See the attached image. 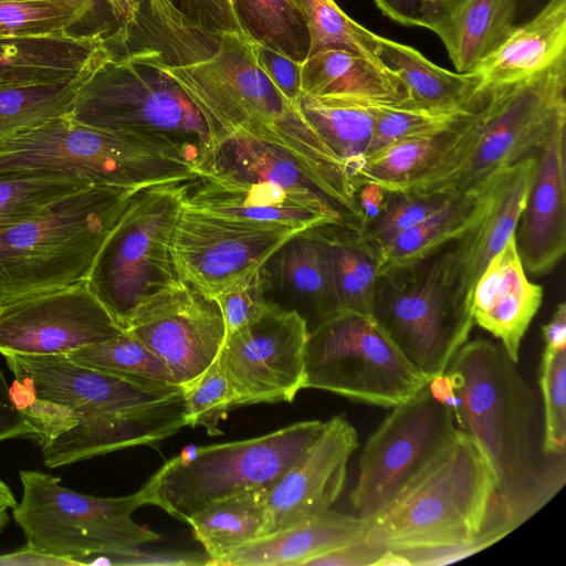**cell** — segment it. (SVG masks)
<instances>
[{
  "mask_svg": "<svg viewBox=\"0 0 566 566\" xmlns=\"http://www.w3.org/2000/svg\"><path fill=\"white\" fill-rule=\"evenodd\" d=\"M120 29L129 33L132 27L138 23V15L132 9L128 0H105Z\"/></svg>",
  "mask_w": 566,
  "mask_h": 566,
  "instance_id": "56",
  "label": "cell"
},
{
  "mask_svg": "<svg viewBox=\"0 0 566 566\" xmlns=\"http://www.w3.org/2000/svg\"><path fill=\"white\" fill-rule=\"evenodd\" d=\"M254 53L263 73L292 104L298 106L302 63L255 42Z\"/></svg>",
  "mask_w": 566,
  "mask_h": 566,
  "instance_id": "48",
  "label": "cell"
},
{
  "mask_svg": "<svg viewBox=\"0 0 566 566\" xmlns=\"http://www.w3.org/2000/svg\"><path fill=\"white\" fill-rule=\"evenodd\" d=\"M216 298L222 312L226 337L259 318L271 304L261 268Z\"/></svg>",
  "mask_w": 566,
  "mask_h": 566,
  "instance_id": "46",
  "label": "cell"
},
{
  "mask_svg": "<svg viewBox=\"0 0 566 566\" xmlns=\"http://www.w3.org/2000/svg\"><path fill=\"white\" fill-rule=\"evenodd\" d=\"M386 191L377 184L370 182L360 186L357 190V202L361 212L359 224H364L378 216L380 212Z\"/></svg>",
  "mask_w": 566,
  "mask_h": 566,
  "instance_id": "53",
  "label": "cell"
},
{
  "mask_svg": "<svg viewBox=\"0 0 566 566\" xmlns=\"http://www.w3.org/2000/svg\"><path fill=\"white\" fill-rule=\"evenodd\" d=\"M241 31L295 62L308 55L304 19L291 0H231Z\"/></svg>",
  "mask_w": 566,
  "mask_h": 566,
  "instance_id": "37",
  "label": "cell"
},
{
  "mask_svg": "<svg viewBox=\"0 0 566 566\" xmlns=\"http://www.w3.org/2000/svg\"><path fill=\"white\" fill-rule=\"evenodd\" d=\"M380 61L402 80L412 104L436 111H474L483 88L475 72H451L436 65L418 50L380 36Z\"/></svg>",
  "mask_w": 566,
  "mask_h": 566,
  "instance_id": "30",
  "label": "cell"
},
{
  "mask_svg": "<svg viewBox=\"0 0 566 566\" xmlns=\"http://www.w3.org/2000/svg\"><path fill=\"white\" fill-rule=\"evenodd\" d=\"M467 118L442 132L398 140L370 154L354 179L355 188L374 182L388 191L418 178L455 144Z\"/></svg>",
  "mask_w": 566,
  "mask_h": 566,
  "instance_id": "35",
  "label": "cell"
},
{
  "mask_svg": "<svg viewBox=\"0 0 566 566\" xmlns=\"http://www.w3.org/2000/svg\"><path fill=\"white\" fill-rule=\"evenodd\" d=\"M492 470L462 430L376 516L364 539L388 549L496 543L482 532L495 496Z\"/></svg>",
  "mask_w": 566,
  "mask_h": 566,
  "instance_id": "5",
  "label": "cell"
},
{
  "mask_svg": "<svg viewBox=\"0 0 566 566\" xmlns=\"http://www.w3.org/2000/svg\"><path fill=\"white\" fill-rule=\"evenodd\" d=\"M190 182L135 191L94 260L86 281L124 329L142 303L180 279L172 244Z\"/></svg>",
  "mask_w": 566,
  "mask_h": 566,
  "instance_id": "12",
  "label": "cell"
},
{
  "mask_svg": "<svg viewBox=\"0 0 566 566\" xmlns=\"http://www.w3.org/2000/svg\"><path fill=\"white\" fill-rule=\"evenodd\" d=\"M308 334L297 312L271 302L259 318L226 337L218 361L238 406L291 402L305 389Z\"/></svg>",
  "mask_w": 566,
  "mask_h": 566,
  "instance_id": "16",
  "label": "cell"
},
{
  "mask_svg": "<svg viewBox=\"0 0 566 566\" xmlns=\"http://www.w3.org/2000/svg\"><path fill=\"white\" fill-rule=\"evenodd\" d=\"M165 59V57H164ZM164 71L208 127L213 149L231 138L259 142L290 157L344 214L361 212L343 159L259 66L243 32L201 33L184 42Z\"/></svg>",
  "mask_w": 566,
  "mask_h": 566,
  "instance_id": "1",
  "label": "cell"
},
{
  "mask_svg": "<svg viewBox=\"0 0 566 566\" xmlns=\"http://www.w3.org/2000/svg\"><path fill=\"white\" fill-rule=\"evenodd\" d=\"M563 124L566 55L531 76L483 87L480 104L455 144L428 171L392 190H478L503 169L536 157Z\"/></svg>",
  "mask_w": 566,
  "mask_h": 566,
  "instance_id": "4",
  "label": "cell"
},
{
  "mask_svg": "<svg viewBox=\"0 0 566 566\" xmlns=\"http://www.w3.org/2000/svg\"><path fill=\"white\" fill-rule=\"evenodd\" d=\"M22 496L12 516L33 549L75 566L127 556L160 535L137 524L133 513L146 501L143 491L117 497L76 492L36 470L20 471Z\"/></svg>",
  "mask_w": 566,
  "mask_h": 566,
  "instance_id": "10",
  "label": "cell"
},
{
  "mask_svg": "<svg viewBox=\"0 0 566 566\" xmlns=\"http://www.w3.org/2000/svg\"><path fill=\"white\" fill-rule=\"evenodd\" d=\"M326 243L344 310L371 316L376 280L380 273L378 250L364 238L358 220H339L315 227Z\"/></svg>",
  "mask_w": 566,
  "mask_h": 566,
  "instance_id": "33",
  "label": "cell"
},
{
  "mask_svg": "<svg viewBox=\"0 0 566 566\" xmlns=\"http://www.w3.org/2000/svg\"><path fill=\"white\" fill-rule=\"evenodd\" d=\"M305 388L394 408L419 395L429 379L374 319L342 310L310 331Z\"/></svg>",
  "mask_w": 566,
  "mask_h": 566,
  "instance_id": "13",
  "label": "cell"
},
{
  "mask_svg": "<svg viewBox=\"0 0 566 566\" xmlns=\"http://www.w3.org/2000/svg\"><path fill=\"white\" fill-rule=\"evenodd\" d=\"M135 189L87 185L0 233V303L85 280Z\"/></svg>",
  "mask_w": 566,
  "mask_h": 566,
  "instance_id": "6",
  "label": "cell"
},
{
  "mask_svg": "<svg viewBox=\"0 0 566 566\" xmlns=\"http://www.w3.org/2000/svg\"><path fill=\"white\" fill-rule=\"evenodd\" d=\"M186 426L202 427L213 437L222 433L220 421L238 407V396L217 359L184 387Z\"/></svg>",
  "mask_w": 566,
  "mask_h": 566,
  "instance_id": "43",
  "label": "cell"
},
{
  "mask_svg": "<svg viewBox=\"0 0 566 566\" xmlns=\"http://www.w3.org/2000/svg\"><path fill=\"white\" fill-rule=\"evenodd\" d=\"M460 193L441 191H386L385 201L378 216L359 224L366 240L375 248L415 227L447 206Z\"/></svg>",
  "mask_w": 566,
  "mask_h": 566,
  "instance_id": "42",
  "label": "cell"
},
{
  "mask_svg": "<svg viewBox=\"0 0 566 566\" xmlns=\"http://www.w3.org/2000/svg\"><path fill=\"white\" fill-rule=\"evenodd\" d=\"M14 377H27L36 398L69 408L74 427L40 444L56 469L136 446H154L185 421L184 387L138 381L81 365L67 355H6Z\"/></svg>",
  "mask_w": 566,
  "mask_h": 566,
  "instance_id": "3",
  "label": "cell"
},
{
  "mask_svg": "<svg viewBox=\"0 0 566 566\" xmlns=\"http://www.w3.org/2000/svg\"><path fill=\"white\" fill-rule=\"evenodd\" d=\"M184 203L239 219L306 230L344 213L318 191L301 192L261 180H232L202 174L188 186Z\"/></svg>",
  "mask_w": 566,
  "mask_h": 566,
  "instance_id": "20",
  "label": "cell"
},
{
  "mask_svg": "<svg viewBox=\"0 0 566 566\" xmlns=\"http://www.w3.org/2000/svg\"><path fill=\"white\" fill-rule=\"evenodd\" d=\"M542 336L546 348H566V304L560 302L551 319L542 326Z\"/></svg>",
  "mask_w": 566,
  "mask_h": 566,
  "instance_id": "54",
  "label": "cell"
},
{
  "mask_svg": "<svg viewBox=\"0 0 566 566\" xmlns=\"http://www.w3.org/2000/svg\"><path fill=\"white\" fill-rule=\"evenodd\" d=\"M93 7L94 0H0V38L64 34Z\"/></svg>",
  "mask_w": 566,
  "mask_h": 566,
  "instance_id": "40",
  "label": "cell"
},
{
  "mask_svg": "<svg viewBox=\"0 0 566 566\" xmlns=\"http://www.w3.org/2000/svg\"><path fill=\"white\" fill-rule=\"evenodd\" d=\"M55 174L129 189L189 182L200 167L176 144L102 129L66 115L0 146V172Z\"/></svg>",
  "mask_w": 566,
  "mask_h": 566,
  "instance_id": "7",
  "label": "cell"
},
{
  "mask_svg": "<svg viewBox=\"0 0 566 566\" xmlns=\"http://www.w3.org/2000/svg\"><path fill=\"white\" fill-rule=\"evenodd\" d=\"M301 95L413 105L402 80L382 62L337 49L319 51L304 60Z\"/></svg>",
  "mask_w": 566,
  "mask_h": 566,
  "instance_id": "26",
  "label": "cell"
},
{
  "mask_svg": "<svg viewBox=\"0 0 566 566\" xmlns=\"http://www.w3.org/2000/svg\"><path fill=\"white\" fill-rule=\"evenodd\" d=\"M125 331L164 363L182 387L217 359L226 339L217 298L182 279L142 303Z\"/></svg>",
  "mask_w": 566,
  "mask_h": 566,
  "instance_id": "18",
  "label": "cell"
},
{
  "mask_svg": "<svg viewBox=\"0 0 566 566\" xmlns=\"http://www.w3.org/2000/svg\"><path fill=\"white\" fill-rule=\"evenodd\" d=\"M87 185L92 184L64 175L0 172V233Z\"/></svg>",
  "mask_w": 566,
  "mask_h": 566,
  "instance_id": "41",
  "label": "cell"
},
{
  "mask_svg": "<svg viewBox=\"0 0 566 566\" xmlns=\"http://www.w3.org/2000/svg\"><path fill=\"white\" fill-rule=\"evenodd\" d=\"M499 174L484 187L458 195L421 223L376 248L380 271L427 256L472 229L490 207Z\"/></svg>",
  "mask_w": 566,
  "mask_h": 566,
  "instance_id": "31",
  "label": "cell"
},
{
  "mask_svg": "<svg viewBox=\"0 0 566 566\" xmlns=\"http://www.w3.org/2000/svg\"><path fill=\"white\" fill-rule=\"evenodd\" d=\"M357 448V431L345 417L327 420L315 443L266 493L256 538L329 510L343 491L348 459Z\"/></svg>",
  "mask_w": 566,
  "mask_h": 566,
  "instance_id": "19",
  "label": "cell"
},
{
  "mask_svg": "<svg viewBox=\"0 0 566 566\" xmlns=\"http://www.w3.org/2000/svg\"><path fill=\"white\" fill-rule=\"evenodd\" d=\"M459 428L450 408L428 386L396 406L368 438L359 458L358 481L350 494L356 516L380 513L454 438Z\"/></svg>",
  "mask_w": 566,
  "mask_h": 566,
  "instance_id": "14",
  "label": "cell"
},
{
  "mask_svg": "<svg viewBox=\"0 0 566 566\" xmlns=\"http://www.w3.org/2000/svg\"><path fill=\"white\" fill-rule=\"evenodd\" d=\"M261 270L268 298L297 312L308 331L344 310L328 248L315 227L286 241Z\"/></svg>",
  "mask_w": 566,
  "mask_h": 566,
  "instance_id": "22",
  "label": "cell"
},
{
  "mask_svg": "<svg viewBox=\"0 0 566 566\" xmlns=\"http://www.w3.org/2000/svg\"><path fill=\"white\" fill-rule=\"evenodd\" d=\"M291 1L306 24L310 39L308 55L337 49L380 61L378 55L380 35L353 20L335 0Z\"/></svg>",
  "mask_w": 566,
  "mask_h": 566,
  "instance_id": "38",
  "label": "cell"
},
{
  "mask_svg": "<svg viewBox=\"0 0 566 566\" xmlns=\"http://www.w3.org/2000/svg\"><path fill=\"white\" fill-rule=\"evenodd\" d=\"M17 503L13 492L0 478V533L4 530L10 520L9 511H12Z\"/></svg>",
  "mask_w": 566,
  "mask_h": 566,
  "instance_id": "57",
  "label": "cell"
},
{
  "mask_svg": "<svg viewBox=\"0 0 566 566\" xmlns=\"http://www.w3.org/2000/svg\"><path fill=\"white\" fill-rule=\"evenodd\" d=\"M543 294L542 285L528 280L513 234L474 286L473 322L500 339L510 358L517 363L522 339L541 307Z\"/></svg>",
  "mask_w": 566,
  "mask_h": 566,
  "instance_id": "23",
  "label": "cell"
},
{
  "mask_svg": "<svg viewBox=\"0 0 566 566\" xmlns=\"http://www.w3.org/2000/svg\"><path fill=\"white\" fill-rule=\"evenodd\" d=\"M386 551L381 545L360 538L319 555L305 566H374Z\"/></svg>",
  "mask_w": 566,
  "mask_h": 566,
  "instance_id": "50",
  "label": "cell"
},
{
  "mask_svg": "<svg viewBox=\"0 0 566 566\" xmlns=\"http://www.w3.org/2000/svg\"><path fill=\"white\" fill-rule=\"evenodd\" d=\"M75 566L72 562L38 552L25 544L20 549L0 555V566Z\"/></svg>",
  "mask_w": 566,
  "mask_h": 566,
  "instance_id": "52",
  "label": "cell"
},
{
  "mask_svg": "<svg viewBox=\"0 0 566 566\" xmlns=\"http://www.w3.org/2000/svg\"><path fill=\"white\" fill-rule=\"evenodd\" d=\"M374 566H410V564L401 554L387 548Z\"/></svg>",
  "mask_w": 566,
  "mask_h": 566,
  "instance_id": "58",
  "label": "cell"
},
{
  "mask_svg": "<svg viewBox=\"0 0 566 566\" xmlns=\"http://www.w3.org/2000/svg\"><path fill=\"white\" fill-rule=\"evenodd\" d=\"M125 329L86 279L0 303V355H67Z\"/></svg>",
  "mask_w": 566,
  "mask_h": 566,
  "instance_id": "17",
  "label": "cell"
},
{
  "mask_svg": "<svg viewBox=\"0 0 566 566\" xmlns=\"http://www.w3.org/2000/svg\"><path fill=\"white\" fill-rule=\"evenodd\" d=\"M9 384L0 368V442L15 438L34 439V430L24 415L11 402Z\"/></svg>",
  "mask_w": 566,
  "mask_h": 566,
  "instance_id": "51",
  "label": "cell"
},
{
  "mask_svg": "<svg viewBox=\"0 0 566 566\" xmlns=\"http://www.w3.org/2000/svg\"><path fill=\"white\" fill-rule=\"evenodd\" d=\"M196 28L211 34L242 32L231 0H166Z\"/></svg>",
  "mask_w": 566,
  "mask_h": 566,
  "instance_id": "47",
  "label": "cell"
},
{
  "mask_svg": "<svg viewBox=\"0 0 566 566\" xmlns=\"http://www.w3.org/2000/svg\"><path fill=\"white\" fill-rule=\"evenodd\" d=\"M474 111H436L413 105L382 107L376 119L367 156L398 140L428 136L448 129L472 115Z\"/></svg>",
  "mask_w": 566,
  "mask_h": 566,
  "instance_id": "44",
  "label": "cell"
},
{
  "mask_svg": "<svg viewBox=\"0 0 566 566\" xmlns=\"http://www.w3.org/2000/svg\"><path fill=\"white\" fill-rule=\"evenodd\" d=\"M378 9L392 21L432 30L442 11L443 0H374Z\"/></svg>",
  "mask_w": 566,
  "mask_h": 566,
  "instance_id": "49",
  "label": "cell"
},
{
  "mask_svg": "<svg viewBox=\"0 0 566 566\" xmlns=\"http://www.w3.org/2000/svg\"><path fill=\"white\" fill-rule=\"evenodd\" d=\"M326 421L306 420L255 438L190 447L140 488L154 505L185 523L201 510L245 493H268L315 443Z\"/></svg>",
  "mask_w": 566,
  "mask_h": 566,
  "instance_id": "9",
  "label": "cell"
},
{
  "mask_svg": "<svg viewBox=\"0 0 566 566\" xmlns=\"http://www.w3.org/2000/svg\"><path fill=\"white\" fill-rule=\"evenodd\" d=\"M132 9L134 10V12L139 15V11L142 9V7L144 6V3L146 2V0H128Z\"/></svg>",
  "mask_w": 566,
  "mask_h": 566,
  "instance_id": "59",
  "label": "cell"
},
{
  "mask_svg": "<svg viewBox=\"0 0 566 566\" xmlns=\"http://www.w3.org/2000/svg\"><path fill=\"white\" fill-rule=\"evenodd\" d=\"M67 356L81 365L138 381L178 385L164 363L127 331L111 339L76 349Z\"/></svg>",
  "mask_w": 566,
  "mask_h": 566,
  "instance_id": "39",
  "label": "cell"
},
{
  "mask_svg": "<svg viewBox=\"0 0 566 566\" xmlns=\"http://www.w3.org/2000/svg\"><path fill=\"white\" fill-rule=\"evenodd\" d=\"M428 389L437 401L451 409L453 416L458 413L461 399L455 392L452 378L447 371L433 377L428 382Z\"/></svg>",
  "mask_w": 566,
  "mask_h": 566,
  "instance_id": "55",
  "label": "cell"
},
{
  "mask_svg": "<svg viewBox=\"0 0 566 566\" xmlns=\"http://www.w3.org/2000/svg\"><path fill=\"white\" fill-rule=\"evenodd\" d=\"M155 48L112 55L78 86L66 114L93 127L169 140L200 167L213 145L197 108L163 69Z\"/></svg>",
  "mask_w": 566,
  "mask_h": 566,
  "instance_id": "8",
  "label": "cell"
},
{
  "mask_svg": "<svg viewBox=\"0 0 566 566\" xmlns=\"http://www.w3.org/2000/svg\"><path fill=\"white\" fill-rule=\"evenodd\" d=\"M566 55V0H548L528 22L514 27L473 71L483 87L538 73Z\"/></svg>",
  "mask_w": 566,
  "mask_h": 566,
  "instance_id": "28",
  "label": "cell"
},
{
  "mask_svg": "<svg viewBox=\"0 0 566 566\" xmlns=\"http://www.w3.org/2000/svg\"><path fill=\"white\" fill-rule=\"evenodd\" d=\"M84 78L0 84V146L24 132L66 115Z\"/></svg>",
  "mask_w": 566,
  "mask_h": 566,
  "instance_id": "36",
  "label": "cell"
},
{
  "mask_svg": "<svg viewBox=\"0 0 566 566\" xmlns=\"http://www.w3.org/2000/svg\"><path fill=\"white\" fill-rule=\"evenodd\" d=\"M537 165V156L505 169L497 178L483 218L452 242L451 270L459 297L471 310L474 286L489 262L514 234L525 207Z\"/></svg>",
  "mask_w": 566,
  "mask_h": 566,
  "instance_id": "24",
  "label": "cell"
},
{
  "mask_svg": "<svg viewBox=\"0 0 566 566\" xmlns=\"http://www.w3.org/2000/svg\"><path fill=\"white\" fill-rule=\"evenodd\" d=\"M266 493L240 494L201 510L187 522L195 538L217 566L243 545L256 539L260 532Z\"/></svg>",
  "mask_w": 566,
  "mask_h": 566,
  "instance_id": "34",
  "label": "cell"
},
{
  "mask_svg": "<svg viewBox=\"0 0 566 566\" xmlns=\"http://www.w3.org/2000/svg\"><path fill=\"white\" fill-rule=\"evenodd\" d=\"M366 527V520L327 510L282 532L243 545L217 566H305L319 555L363 538Z\"/></svg>",
  "mask_w": 566,
  "mask_h": 566,
  "instance_id": "27",
  "label": "cell"
},
{
  "mask_svg": "<svg viewBox=\"0 0 566 566\" xmlns=\"http://www.w3.org/2000/svg\"><path fill=\"white\" fill-rule=\"evenodd\" d=\"M112 55L101 33L0 38V84L86 77Z\"/></svg>",
  "mask_w": 566,
  "mask_h": 566,
  "instance_id": "25",
  "label": "cell"
},
{
  "mask_svg": "<svg viewBox=\"0 0 566 566\" xmlns=\"http://www.w3.org/2000/svg\"><path fill=\"white\" fill-rule=\"evenodd\" d=\"M296 227L211 213L182 202L172 256L180 279L217 297L264 265Z\"/></svg>",
  "mask_w": 566,
  "mask_h": 566,
  "instance_id": "15",
  "label": "cell"
},
{
  "mask_svg": "<svg viewBox=\"0 0 566 566\" xmlns=\"http://www.w3.org/2000/svg\"><path fill=\"white\" fill-rule=\"evenodd\" d=\"M298 106L321 137L343 159L354 185L364 166L380 109L396 105L301 95Z\"/></svg>",
  "mask_w": 566,
  "mask_h": 566,
  "instance_id": "32",
  "label": "cell"
},
{
  "mask_svg": "<svg viewBox=\"0 0 566 566\" xmlns=\"http://www.w3.org/2000/svg\"><path fill=\"white\" fill-rule=\"evenodd\" d=\"M447 373L461 407L454 416L495 479L491 512L511 531L547 504L566 482V453L543 447V415L533 389L503 346L465 343Z\"/></svg>",
  "mask_w": 566,
  "mask_h": 566,
  "instance_id": "2",
  "label": "cell"
},
{
  "mask_svg": "<svg viewBox=\"0 0 566 566\" xmlns=\"http://www.w3.org/2000/svg\"><path fill=\"white\" fill-rule=\"evenodd\" d=\"M539 385L544 450L551 454L566 453V349L544 348Z\"/></svg>",
  "mask_w": 566,
  "mask_h": 566,
  "instance_id": "45",
  "label": "cell"
},
{
  "mask_svg": "<svg viewBox=\"0 0 566 566\" xmlns=\"http://www.w3.org/2000/svg\"><path fill=\"white\" fill-rule=\"evenodd\" d=\"M452 242L377 276L371 316L429 381L447 371L474 325L451 271Z\"/></svg>",
  "mask_w": 566,
  "mask_h": 566,
  "instance_id": "11",
  "label": "cell"
},
{
  "mask_svg": "<svg viewBox=\"0 0 566 566\" xmlns=\"http://www.w3.org/2000/svg\"><path fill=\"white\" fill-rule=\"evenodd\" d=\"M525 271L551 272L566 251V124L537 155V165L515 232Z\"/></svg>",
  "mask_w": 566,
  "mask_h": 566,
  "instance_id": "21",
  "label": "cell"
},
{
  "mask_svg": "<svg viewBox=\"0 0 566 566\" xmlns=\"http://www.w3.org/2000/svg\"><path fill=\"white\" fill-rule=\"evenodd\" d=\"M443 1H448V0H443Z\"/></svg>",
  "mask_w": 566,
  "mask_h": 566,
  "instance_id": "60",
  "label": "cell"
},
{
  "mask_svg": "<svg viewBox=\"0 0 566 566\" xmlns=\"http://www.w3.org/2000/svg\"><path fill=\"white\" fill-rule=\"evenodd\" d=\"M518 0H448L432 32L459 73L473 72L514 28Z\"/></svg>",
  "mask_w": 566,
  "mask_h": 566,
  "instance_id": "29",
  "label": "cell"
}]
</instances>
